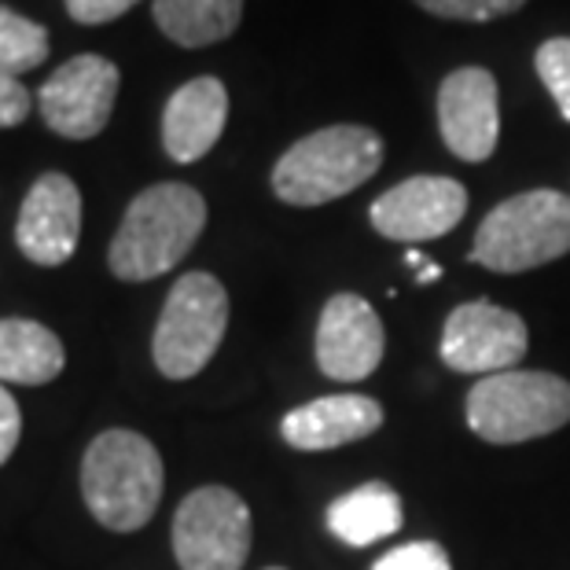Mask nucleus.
Returning <instances> with one entry per match:
<instances>
[{
	"mask_svg": "<svg viewBox=\"0 0 570 570\" xmlns=\"http://www.w3.org/2000/svg\"><path fill=\"white\" fill-rule=\"evenodd\" d=\"M206 228V199L191 185L163 180L126 206V217L107 247L118 281L140 284L177 269Z\"/></svg>",
	"mask_w": 570,
	"mask_h": 570,
	"instance_id": "obj_1",
	"label": "nucleus"
},
{
	"mask_svg": "<svg viewBox=\"0 0 570 570\" xmlns=\"http://www.w3.org/2000/svg\"><path fill=\"white\" fill-rule=\"evenodd\" d=\"M81 497L96 523L129 533L140 530L163 501V456L137 431H104L85 449Z\"/></svg>",
	"mask_w": 570,
	"mask_h": 570,
	"instance_id": "obj_2",
	"label": "nucleus"
},
{
	"mask_svg": "<svg viewBox=\"0 0 570 570\" xmlns=\"http://www.w3.org/2000/svg\"><path fill=\"white\" fill-rule=\"evenodd\" d=\"M383 166V137L368 126H324L281 155L273 191L287 206H321L350 196Z\"/></svg>",
	"mask_w": 570,
	"mask_h": 570,
	"instance_id": "obj_3",
	"label": "nucleus"
},
{
	"mask_svg": "<svg viewBox=\"0 0 570 570\" xmlns=\"http://www.w3.org/2000/svg\"><path fill=\"white\" fill-rule=\"evenodd\" d=\"M570 254V196L552 188L519 191L482 217L468 258L493 273H527Z\"/></svg>",
	"mask_w": 570,
	"mask_h": 570,
	"instance_id": "obj_4",
	"label": "nucleus"
},
{
	"mask_svg": "<svg viewBox=\"0 0 570 570\" xmlns=\"http://www.w3.org/2000/svg\"><path fill=\"white\" fill-rule=\"evenodd\" d=\"M570 423V383L552 372L482 375L468 394V428L482 442L519 445Z\"/></svg>",
	"mask_w": 570,
	"mask_h": 570,
	"instance_id": "obj_5",
	"label": "nucleus"
},
{
	"mask_svg": "<svg viewBox=\"0 0 570 570\" xmlns=\"http://www.w3.org/2000/svg\"><path fill=\"white\" fill-rule=\"evenodd\" d=\"M228 327V291L210 273H185L169 287L151 335V357L166 380H191L217 354Z\"/></svg>",
	"mask_w": 570,
	"mask_h": 570,
	"instance_id": "obj_6",
	"label": "nucleus"
},
{
	"mask_svg": "<svg viewBox=\"0 0 570 570\" xmlns=\"http://www.w3.org/2000/svg\"><path fill=\"white\" fill-rule=\"evenodd\" d=\"M180 570H244L250 556V508L228 487H199L174 515Z\"/></svg>",
	"mask_w": 570,
	"mask_h": 570,
	"instance_id": "obj_7",
	"label": "nucleus"
},
{
	"mask_svg": "<svg viewBox=\"0 0 570 570\" xmlns=\"http://www.w3.org/2000/svg\"><path fill=\"white\" fill-rule=\"evenodd\" d=\"M118 85H122V75H118L111 59L92 52L67 59L38 89L45 126L67 140L100 137L107 122H111Z\"/></svg>",
	"mask_w": 570,
	"mask_h": 570,
	"instance_id": "obj_8",
	"label": "nucleus"
},
{
	"mask_svg": "<svg viewBox=\"0 0 570 570\" xmlns=\"http://www.w3.org/2000/svg\"><path fill=\"white\" fill-rule=\"evenodd\" d=\"M527 324L519 313L493 306V302H464L445 317L442 361L453 372L497 375L512 372L527 357Z\"/></svg>",
	"mask_w": 570,
	"mask_h": 570,
	"instance_id": "obj_9",
	"label": "nucleus"
},
{
	"mask_svg": "<svg viewBox=\"0 0 570 570\" xmlns=\"http://www.w3.org/2000/svg\"><path fill=\"white\" fill-rule=\"evenodd\" d=\"M468 188L453 177H409L372 203V228L394 244H428L464 222Z\"/></svg>",
	"mask_w": 570,
	"mask_h": 570,
	"instance_id": "obj_10",
	"label": "nucleus"
},
{
	"mask_svg": "<svg viewBox=\"0 0 570 570\" xmlns=\"http://www.w3.org/2000/svg\"><path fill=\"white\" fill-rule=\"evenodd\" d=\"M386 350V332L380 313L361 295H332L317 324V365L327 380L361 383L380 368Z\"/></svg>",
	"mask_w": 570,
	"mask_h": 570,
	"instance_id": "obj_11",
	"label": "nucleus"
},
{
	"mask_svg": "<svg viewBox=\"0 0 570 570\" xmlns=\"http://www.w3.org/2000/svg\"><path fill=\"white\" fill-rule=\"evenodd\" d=\"M81 236V191L67 174H41L22 199L16 222V244L33 265L56 269L78 250Z\"/></svg>",
	"mask_w": 570,
	"mask_h": 570,
	"instance_id": "obj_12",
	"label": "nucleus"
},
{
	"mask_svg": "<svg viewBox=\"0 0 570 570\" xmlns=\"http://www.w3.org/2000/svg\"><path fill=\"white\" fill-rule=\"evenodd\" d=\"M439 129L445 148L464 163H487L501 137L497 81L482 67L453 70L439 89Z\"/></svg>",
	"mask_w": 570,
	"mask_h": 570,
	"instance_id": "obj_13",
	"label": "nucleus"
},
{
	"mask_svg": "<svg viewBox=\"0 0 570 570\" xmlns=\"http://www.w3.org/2000/svg\"><path fill=\"white\" fill-rule=\"evenodd\" d=\"M383 428V405L365 394H327L317 402H306L291 409L281 434L291 449L302 453H324V449H338L350 442L368 439Z\"/></svg>",
	"mask_w": 570,
	"mask_h": 570,
	"instance_id": "obj_14",
	"label": "nucleus"
},
{
	"mask_svg": "<svg viewBox=\"0 0 570 570\" xmlns=\"http://www.w3.org/2000/svg\"><path fill=\"white\" fill-rule=\"evenodd\" d=\"M228 122V92L222 78H191L169 96L163 111V148L174 163H199L222 140Z\"/></svg>",
	"mask_w": 570,
	"mask_h": 570,
	"instance_id": "obj_15",
	"label": "nucleus"
},
{
	"mask_svg": "<svg viewBox=\"0 0 570 570\" xmlns=\"http://www.w3.org/2000/svg\"><path fill=\"white\" fill-rule=\"evenodd\" d=\"M63 365L67 354L52 327L27 317L0 321V383L41 386L52 383Z\"/></svg>",
	"mask_w": 570,
	"mask_h": 570,
	"instance_id": "obj_16",
	"label": "nucleus"
},
{
	"mask_svg": "<svg viewBox=\"0 0 570 570\" xmlns=\"http://www.w3.org/2000/svg\"><path fill=\"white\" fill-rule=\"evenodd\" d=\"M402 497H397L386 482H365V487L343 493L338 501L327 508V530L338 541L365 549L372 541L394 538L402 530Z\"/></svg>",
	"mask_w": 570,
	"mask_h": 570,
	"instance_id": "obj_17",
	"label": "nucleus"
},
{
	"mask_svg": "<svg viewBox=\"0 0 570 570\" xmlns=\"http://www.w3.org/2000/svg\"><path fill=\"white\" fill-rule=\"evenodd\" d=\"M155 27L180 48H206L233 38L244 19V0H155Z\"/></svg>",
	"mask_w": 570,
	"mask_h": 570,
	"instance_id": "obj_18",
	"label": "nucleus"
},
{
	"mask_svg": "<svg viewBox=\"0 0 570 570\" xmlns=\"http://www.w3.org/2000/svg\"><path fill=\"white\" fill-rule=\"evenodd\" d=\"M48 59V30L0 4V75L19 78Z\"/></svg>",
	"mask_w": 570,
	"mask_h": 570,
	"instance_id": "obj_19",
	"label": "nucleus"
},
{
	"mask_svg": "<svg viewBox=\"0 0 570 570\" xmlns=\"http://www.w3.org/2000/svg\"><path fill=\"white\" fill-rule=\"evenodd\" d=\"M533 63H538V75L544 89L552 92L560 115L570 122V38H549L538 48Z\"/></svg>",
	"mask_w": 570,
	"mask_h": 570,
	"instance_id": "obj_20",
	"label": "nucleus"
},
{
	"mask_svg": "<svg viewBox=\"0 0 570 570\" xmlns=\"http://www.w3.org/2000/svg\"><path fill=\"white\" fill-rule=\"evenodd\" d=\"M423 11L439 19H460V22H490L501 16H512L527 0H416Z\"/></svg>",
	"mask_w": 570,
	"mask_h": 570,
	"instance_id": "obj_21",
	"label": "nucleus"
},
{
	"mask_svg": "<svg viewBox=\"0 0 570 570\" xmlns=\"http://www.w3.org/2000/svg\"><path fill=\"white\" fill-rule=\"evenodd\" d=\"M372 570H453L439 541H409L402 549L386 552Z\"/></svg>",
	"mask_w": 570,
	"mask_h": 570,
	"instance_id": "obj_22",
	"label": "nucleus"
},
{
	"mask_svg": "<svg viewBox=\"0 0 570 570\" xmlns=\"http://www.w3.org/2000/svg\"><path fill=\"white\" fill-rule=\"evenodd\" d=\"M63 4H67V16L81 22V27H104V22L122 19L140 0H63Z\"/></svg>",
	"mask_w": 570,
	"mask_h": 570,
	"instance_id": "obj_23",
	"label": "nucleus"
},
{
	"mask_svg": "<svg viewBox=\"0 0 570 570\" xmlns=\"http://www.w3.org/2000/svg\"><path fill=\"white\" fill-rule=\"evenodd\" d=\"M30 107H33V92L27 89V85H22L19 78L0 75V129L27 122Z\"/></svg>",
	"mask_w": 570,
	"mask_h": 570,
	"instance_id": "obj_24",
	"label": "nucleus"
},
{
	"mask_svg": "<svg viewBox=\"0 0 570 570\" xmlns=\"http://www.w3.org/2000/svg\"><path fill=\"white\" fill-rule=\"evenodd\" d=\"M19 434H22V416H19V405L4 386H0V468L8 464V456L16 453L19 445Z\"/></svg>",
	"mask_w": 570,
	"mask_h": 570,
	"instance_id": "obj_25",
	"label": "nucleus"
},
{
	"mask_svg": "<svg viewBox=\"0 0 570 570\" xmlns=\"http://www.w3.org/2000/svg\"><path fill=\"white\" fill-rule=\"evenodd\" d=\"M439 276H442V269H439V265H434V262H428V265H423V269H420V276H416V281H420V284H434V281H439Z\"/></svg>",
	"mask_w": 570,
	"mask_h": 570,
	"instance_id": "obj_26",
	"label": "nucleus"
},
{
	"mask_svg": "<svg viewBox=\"0 0 570 570\" xmlns=\"http://www.w3.org/2000/svg\"><path fill=\"white\" fill-rule=\"evenodd\" d=\"M405 262L412 265V269H423V265H428V262H423V254H420V250H409V254H405Z\"/></svg>",
	"mask_w": 570,
	"mask_h": 570,
	"instance_id": "obj_27",
	"label": "nucleus"
},
{
	"mask_svg": "<svg viewBox=\"0 0 570 570\" xmlns=\"http://www.w3.org/2000/svg\"><path fill=\"white\" fill-rule=\"evenodd\" d=\"M265 570H284V567H265Z\"/></svg>",
	"mask_w": 570,
	"mask_h": 570,
	"instance_id": "obj_28",
	"label": "nucleus"
}]
</instances>
